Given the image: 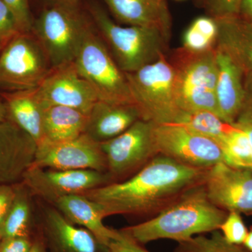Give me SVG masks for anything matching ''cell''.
Instances as JSON below:
<instances>
[{
    "mask_svg": "<svg viewBox=\"0 0 252 252\" xmlns=\"http://www.w3.org/2000/svg\"><path fill=\"white\" fill-rule=\"evenodd\" d=\"M205 170L157 155L127 180L107 184L82 195L98 205L104 218L157 214L203 182Z\"/></svg>",
    "mask_w": 252,
    "mask_h": 252,
    "instance_id": "obj_1",
    "label": "cell"
},
{
    "mask_svg": "<svg viewBox=\"0 0 252 252\" xmlns=\"http://www.w3.org/2000/svg\"><path fill=\"white\" fill-rule=\"evenodd\" d=\"M228 213L212 203L202 182L150 220L121 230L140 244L160 239L180 243L195 235L220 230Z\"/></svg>",
    "mask_w": 252,
    "mask_h": 252,
    "instance_id": "obj_2",
    "label": "cell"
},
{
    "mask_svg": "<svg viewBox=\"0 0 252 252\" xmlns=\"http://www.w3.org/2000/svg\"><path fill=\"white\" fill-rule=\"evenodd\" d=\"M89 11L99 35L123 72H135L167 54L170 39L158 30L120 26L97 4Z\"/></svg>",
    "mask_w": 252,
    "mask_h": 252,
    "instance_id": "obj_3",
    "label": "cell"
},
{
    "mask_svg": "<svg viewBox=\"0 0 252 252\" xmlns=\"http://www.w3.org/2000/svg\"><path fill=\"white\" fill-rule=\"evenodd\" d=\"M167 58L175 70L176 99L180 110L208 111L220 117L216 97L218 69L215 47L201 52L182 47L172 51Z\"/></svg>",
    "mask_w": 252,
    "mask_h": 252,
    "instance_id": "obj_4",
    "label": "cell"
},
{
    "mask_svg": "<svg viewBox=\"0 0 252 252\" xmlns=\"http://www.w3.org/2000/svg\"><path fill=\"white\" fill-rule=\"evenodd\" d=\"M92 26L77 6L50 4L33 23V33L51 67L74 62Z\"/></svg>",
    "mask_w": 252,
    "mask_h": 252,
    "instance_id": "obj_5",
    "label": "cell"
},
{
    "mask_svg": "<svg viewBox=\"0 0 252 252\" xmlns=\"http://www.w3.org/2000/svg\"><path fill=\"white\" fill-rule=\"evenodd\" d=\"M126 75L142 119L156 124L177 122L182 111L177 105L175 70L167 54Z\"/></svg>",
    "mask_w": 252,
    "mask_h": 252,
    "instance_id": "obj_6",
    "label": "cell"
},
{
    "mask_svg": "<svg viewBox=\"0 0 252 252\" xmlns=\"http://www.w3.org/2000/svg\"><path fill=\"white\" fill-rule=\"evenodd\" d=\"M74 64L94 88L99 100L114 104H134L126 77L101 36L89 28L81 43Z\"/></svg>",
    "mask_w": 252,
    "mask_h": 252,
    "instance_id": "obj_7",
    "label": "cell"
},
{
    "mask_svg": "<svg viewBox=\"0 0 252 252\" xmlns=\"http://www.w3.org/2000/svg\"><path fill=\"white\" fill-rule=\"evenodd\" d=\"M52 67L32 32H19L1 47L0 87L11 92L36 89Z\"/></svg>",
    "mask_w": 252,
    "mask_h": 252,
    "instance_id": "obj_8",
    "label": "cell"
},
{
    "mask_svg": "<svg viewBox=\"0 0 252 252\" xmlns=\"http://www.w3.org/2000/svg\"><path fill=\"white\" fill-rule=\"evenodd\" d=\"M152 135L157 155L170 158L184 165L206 170L224 162L218 144L185 126L153 123Z\"/></svg>",
    "mask_w": 252,
    "mask_h": 252,
    "instance_id": "obj_9",
    "label": "cell"
},
{
    "mask_svg": "<svg viewBox=\"0 0 252 252\" xmlns=\"http://www.w3.org/2000/svg\"><path fill=\"white\" fill-rule=\"evenodd\" d=\"M153 123L140 119L117 137L101 143L112 182L131 177L157 156Z\"/></svg>",
    "mask_w": 252,
    "mask_h": 252,
    "instance_id": "obj_10",
    "label": "cell"
},
{
    "mask_svg": "<svg viewBox=\"0 0 252 252\" xmlns=\"http://www.w3.org/2000/svg\"><path fill=\"white\" fill-rule=\"evenodd\" d=\"M31 167L52 170H93L107 172L101 143L84 133L73 140L37 144Z\"/></svg>",
    "mask_w": 252,
    "mask_h": 252,
    "instance_id": "obj_11",
    "label": "cell"
},
{
    "mask_svg": "<svg viewBox=\"0 0 252 252\" xmlns=\"http://www.w3.org/2000/svg\"><path fill=\"white\" fill-rule=\"evenodd\" d=\"M23 185L34 195L54 203L65 195L82 194L112 183L107 172L93 170H52L31 167L23 175Z\"/></svg>",
    "mask_w": 252,
    "mask_h": 252,
    "instance_id": "obj_12",
    "label": "cell"
},
{
    "mask_svg": "<svg viewBox=\"0 0 252 252\" xmlns=\"http://www.w3.org/2000/svg\"><path fill=\"white\" fill-rule=\"evenodd\" d=\"M203 184L212 203L227 212L252 215V168L219 162L206 169Z\"/></svg>",
    "mask_w": 252,
    "mask_h": 252,
    "instance_id": "obj_13",
    "label": "cell"
},
{
    "mask_svg": "<svg viewBox=\"0 0 252 252\" xmlns=\"http://www.w3.org/2000/svg\"><path fill=\"white\" fill-rule=\"evenodd\" d=\"M38 89L46 105L65 106L88 115L99 100L74 62L52 68Z\"/></svg>",
    "mask_w": 252,
    "mask_h": 252,
    "instance_id": "obj_14",
    "label": "cell"
},
{
    "mask_svg": "<svg viewBox=\"0 0 252 252\" xmlns=\"http://www.w3.org/2000/svg\"><path fill=\"white\" fill-rule=\"evenodd\" d=\"M35 141L11 119L0 122V185H15L32 166Z\"/></svg>",
    "mask_w": 252,
    "mask_h": 252,
    "instance_id": "obj_15",
    "label": "cell"
},
{
    "mask_svg": "<svg viewBox=\"0 0 252 252\" xmlns=\"http://www.w3.org/2000/svg\"><path fill=\"white\" fill-rule=\"evenodd\" d=\"M116 19L127 26L154 28L170 39L172 19L166 0H103Z\"/></svg>",
    "mask_w": 252,
    "mask_h": 252,
    "instance_id": "obj_16",
    "label": "cell"
},
{
    "mask_svg": "<svg viewBox=\"0 0 252 252\" xmlns=\"http://www.w3.org/2000/svg\"><path fill=\"white\" fill-rule=\"evenodd\" d=\"M215 50L218 69L216 97L219 114L224 122L233 124L245 104L243 72L228 55L217 48Z\"/></svg>",
    "mask_w": 252,
    "mask_h": 252,
    "instance_id": "obj_17",
    "label": "cell"
},
{
    "mask_svg": "<svg viewBox=\"0 0 252 252\" xmlns=\"http://www.w3.org/2000/svg\"><path fill=\"white\" fill-rule=\"evenodd\" d=\"M142 119L134 104H114L97 100L88 117L85 133L99 143L117 137Z\"/></svg>",
    "mask_w": 252,
    "mask_h": 252,
    "instance_id": "obj_18",
    "label": "cell"
},
{
    "mask_svg": "<svg viewBox=\"0 0 252 252\" xmlns=\"http://www.w3.org/2000/svg\"><path fill=\"white\" fill-rule=\"evenodd\" d=\"M53 204L69 222L89 230L104 248L119 235V230L104 224V218L98 205L82 194L65 195Z\"/></svg>",
    "mask_w": 252,
    "mask_h": 252,
    "instance_id": "obj_19",
    "label": "cell"
},
{
    "mask_svg": "<svg viewBox=\"0 0 252 252\" xmlns=\"http://www.w3.org/2000/svg\"><path fill=\"white\" fill-rule=\"evenodd\" d=\"M215 20V48L228 55L243 74H252V22L239 16Z\"/></svg>",
    "mask_w": 252,
    "mask_h": 252,
    "instance_id": "obj_20",
    "label": "cell"
},
{
    "mask_svg": "<svg viewBox=\"0 0 252 252\" xmlns=\"http://www.w3.org/2000/svg\"><path fill=\"white\" fill-rule=\"evenodd\" d=\"M11 119L36 144L43 140V118L46 104L38 88L29 90L14 91L2 94Z\"/></svg>",
    "mask_w": 252,
    "mask_h": 252,
    "instance_id": "obj_21",
    "label": "cell"
},
{
    "mask_svg": "<svg viewBox=\"0 0 252 252\" xmlns=\"http://www.w3.org/2000/svg\"><path fill=\"white\" fill-rule=\"evenodd\" d=\"M46 228L58 252H97V240L89 230L77 228L57 209H48Z\"/></svg>",
    "mask_w": 252,
    "mask_h": 252,
    "instance_id": "obj_22",
    "label": "cell"
},
{
    "mask_svg": "<svg viewBox=\"0 0 252 252\" xmlns=\"http://www.w3.org/2000/svg\"><path fill=\"white\" fill-rule=\"evenodd\" d=\"M88 117V114L71 107L46 105L41 142L58 143L77 138L85 133Z\"/></svg>",
    "mask_w": 252,
    "mask_h": 252,
    "instance_id": "obj_23",
    "label": "cell"
},
{
    "mask_svg": "<svg viewBox=\"0 0 252 252\" xmlns=\"http://www.w3.org/2000/svg\"><path fill=\"white\" fill-rule=\"evenodd\" d=\"M175 124L213 140L220 147L235 128L233 124L224 122L216 114L208 111L182 112Z\"/></svg>",
    "mask_w": 252,
    "mask_h": 252,
    "instance_id": "obj_24",
    "label": "cell"
},
{
    "mask_svg": "<svg viewBox=\"0 0 252 252\" xmlns=\"http://www.w3.org/2000/svg\"><path fill=\"white\" fill-rule=\"evenodd\" d=\"M31 215V203L26 189L16 187L14 202L1 226L2 240L28 237Z\"/></svg>",
    "mask_w": 252,
    "mask_h": 252,
    "instance_id": "obj_25",
    "label": "cell"
},
{
    "mask_svg": "<svg viewBox=\"0 0 252 252\" xmlns=\"http://www.w3.org/2000/svg\"><path fill=\"white\" fill-rule=\"evenodd\" d=\"M218 26L216 20L210 16L196 18L186 31L183 46L189 51L201 52L215 47Z\"/></svg>",
    "mask_w": 252,
    "mask_h": 252,
    "instance_id": "obj_26",
    "label": "cell"
},
{
    "mask_svg": "<svg viewBox=\"0 0 252 252\" xmlns=\"http://www.w3.org/2000/svg\"><path fill=\"white\" fill-rule=\"evenodd\" d=\"M234 126V130L220 147L224 162L230 166L252 168V149L248 136L245 131Z\"/></svg>",
    "mask_w": 252,
    "mask_h": 252,
    "instance_id": "obj_27",
    "label": "cell"
},
{
    "mask_svg": "<svg viewBox=\"0 0 252 252\" xmlns=\"http://www.w3.org/2000/svg\"><path fill=\"white\" fill-rule=\"evenodd\" d=\"M174 252H251L243 245L227 243L220 230L212 232L210 237L198 235L179 243Z\"/></svg>",
    "mask_w": 252,
    "mask_h": 252,
    "instance_id": "obj_28",
    "label": "cell"
},
{
    "mask_svg": "<svg viewBox=\"0 0 252 252\" xmlns=\"http://www.w3.org/2000/svg\"><path fill=\"white\" fill-rule=\"evenodd\" d=\"M220 231L227 243L235 245H243L249 230L244 223L241 215L235 212H228Z\"/></svg>",
    "mask_w": 252,
    "mask_h": 252,
    "instance_id": "obj_29",
    "label": "cell"
},
{
    "mask_svg": "<svg viewBox=\"0 0 252 252\" xmlns=\"http://www.w3.org/2000/svg\"><path fill=\"white\" fill-rule=\"evenodd\" d=\"M241 0H202L210 17L219 18L239 16Z\"/></svg>",
    "mask_w": 252,
    "mask_h": 252,
    "instance_id": "obj_30",
    "label": "cell"
},
{
    "mask_svg": "<svg viewBox=\"0 0 252 252\" xmlns=\"http://www.w3.org/2000/svg\"><path fill=\"white\" fill-rule=\"evenodd\" d=\"M12 11L21 32H31L32 18L30 9L29 0H2Z\"/></svg>",
    "mask_w": 252,
    "mask_h": 252,
    "instance_id": "obj_31",
    "label": "cell"
},
{
    "mask_svg": "<svg viewBox=\"0 0 252 252\" xmlns=\"http://www.w3.org/2000/svg\"><path fill=\"white\" fill-rule=\"evenodd\" d=\"M19 32H21L12 11L2 0H0V46L2 47Z\"/></svg>",
    "mask_w": 252,
    "mask_h": 252,
    "instance_id": "obj_32",
    "label": "cell"
},
{
    "mask_svg": "<svg viewBox=\"0 0 252 252\" xmlns=\"http://www.w3.org/2000/svg\"><path fill=\"white\" fill-rule=\"evenodd\" d=\"M140 245L119 230L117 238L111 240L106 249L107 252H149Z\"/></svg>",
    "mask_w": 252,
    "mask_h": 252,
    "instance_id": "obj_33",
    "label": "cell"
},
{
    "mask_svg": "<svg viewBox=\"0 0 252 252\" xmlns=\"http://www.w3.org/2000/svg\"><path fill=\"white\" fill-rule=\"evenodd\" d=\"M15 185H0V227L9 212L16 196Z\"/></svg>",
    "mask_w": 252,
    "mask_h": 252,
    "instance_id": "obj_34",
    "label": "cell"
},
{
    "mask_svg": "<svg viewBox=\"0 0 252 252\" xmlns=\"http://www.w3.org/2000/svg\"><path fill=\"white\" fill-rule=\"evenodd\" d=\"M32 245L28 237L4 239L0 243V252H29Z\"/></svg>",
    "mask_w": 252,
    "mask_h": 252,
    "instance_id": "obj_35",
    "label": "cell"
},
{
    "mask_svg": "<svg viewBox=\"0 0 252 252\" xmlns=\"http://www.w3.org/2000/svg\"><path fill=\"white\" fill-rule=\"evenodd\" d=\"M233 125L246 132L252 149V111L243 109Z\"/></svg>",
    "mask_w": 252,
    "mask_h": 252,
    "instance_id": "obj_36",
    "label": "cell"
},
{
    "mask_svg": "<svg viewBox=\"0 0 252 252\" xmlns=\"http://www.w3.org/2000/svg\"><path fill=\"white\" fill-rule=\"evenodd\" d=\"M239 17L252 22V0H241Z\"/></svg>",
    "mask_w": 252,
    "mask_h": 252,
    "instance_id": "obj_37",
    "label": "cell"
},
{
    "mask_svg": "<svg viewBox=\"0 0 252 252\" xmlns=\"http://www.w3.org/2000/svg\"><path fill=\"white\" fill-rule=\"evenodd\" d=\"M250 76V80L245 86V99L243 109L252 111V74Z\"/></svg>",
    "mask_w": 252,
    "mask_h": 252,
    "instance_id": "obj_38",
    "label": "cell"
},
{
    "mask_svg": "<svg viewBox=\"0 0 252 252\" xmlns=\"http://www.w3.org/2000/svg\"><path fill=\"white\" fill-rule=\"evenodd\" d=\"M50 4H57L63 5H70L77 6L80 0H49Z\"/></svg>",
    "mask_w": 252,
    "mask_h": 252,
    "instance_id": "obj_39",
    "label": "cell"
},
{
    "mask_svg": "<svg viewBox=\"0 0 252 252\" xmlns=\"http://www.w3.org/2000/svg\"><path fill=\"white\" fill-rule=\"evenodd\" d=\"M8 119V112L4 101L0 99V122H4Z\"/></svg>",
    "mask_w": 252,
    "mask_h": 252,
    "instance_id": "obj_40",
    "label": "cell"
},
{
    "mask_svg": "<svg viewBox=\"0 0 252 252\" xmlns=\"http://www.w3.org/2000/svg\"><path fill=\"white\" fill-rule=\"evenodd\" d=\"M243 246L249 251L252 252V228L248 232V235L244 242Z\"/></svg>",
    "mask_w": 252,
    "mask_h": 252,
    "instance_id": "obj_41",
    "label": "cell"
},
{
    "mask_svg": "<svg viewBox=\"0 0 252 252\" xmlns=\"http://www.w3.org/2000/svg\"><path fill=\"white\" fill-rule=\"evenodd\" d=\"M29 252H44V251L40 243H32V248Z\"/></svg>",
    "mask_w": 252,
    "mask_h": 252,
    "instance_id": "obj_42",
    "label": "cell"
},
{
    "mask_svg": "<svg viewBox=\"0 0 252 252\" xmlns=\"http://www.w3.org/2000/svg\"><path fill=\"white\" fill-rule=\"evenodd\" d=\"M2 240V234H1V227H0V243Z\"/></svg>",
    "mask_w": 252,
    "mask_h": 252,
    "instance_id": "obj_43",
    "label": "cell"
},
{
    "mask_svg": "<svg viewBox=\"0 0 252 252\" xmlns=\"http://www.w3.org/2000/svg\"><path fill=\"white\" fill-rule=\"evenodd\" d=\"M1 46H0V50H1Z\"/></svg>",
    "mask_w": 252,
    "mask_h": 252,
    "instance_id": "obj_44",
    "label": "cell"
}]
</instances>
